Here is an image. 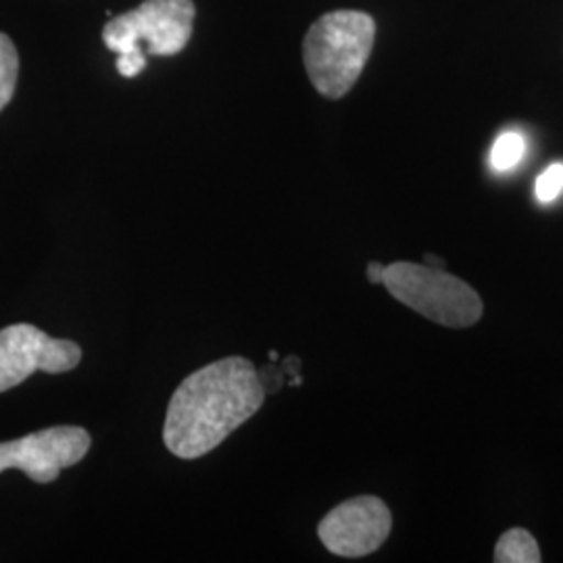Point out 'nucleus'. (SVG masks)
<instances>
[{
  "instance_id": "nucleus-1",
  "label": "nucleus",
  "mask_w": 563,
  "mask_h": 563,
  "mask_svg": "<svg viewBox=\"0 0 563 563\" xmlns=\"http://www.w3.org/2000/svg\"><path fill=\"white\" fill-rule=\"evenodd\" d=\"M263 401L265 390L251 360L209 363L176 388L163 426L165 446L180 460H199L253 418Z\"/></svg>"
},
{
  "instance_id": "nucleus-2",
  "label": "nucleus",
  "mask_w": 563,
  "mask_h": 563,
  "mask_svg": "<svg viewBox=\"0 0 563 563\" xmlns=\"http://www.w3.org/2000/svg\"><path fill=\"white\" fill-rule=\"evenodd\" d=\"M376 23L362 11H334L316 21L302 42L305 69L325 99H342L372 55Z\"/></svg>"
},
{
  "instance_id": "nucleus-3",
  "label": "nucleus",
  "mask_w": 563,
  "mask_h": 563,
  "mask_svg": "<svg viewBox=\"0 0 563 563\" xmlns=\"http://www.w3.org/2000/svg\"><path fill=\"white\" fill-rule=\"evenodd\" d=\"M195 23L192 0H144L141 7L113 18L102 30L109 51L118 53V71L136 78L146 65L141 42L148 55H178L190 41Z\"/></svg>"
},
{
  "instance_id": "nucleus-4",
  "label": "nucleus",
  "mask_w": 563,
  "mask_h": 563,
  "mask_svg": "<svg viewBox=\"0 0 563 563\" xmlns=\"http://www.w3.org/2000/svg\"><path fill=\"white\" fill-rule=\"evenodd\" d=\"M383 286L405 307L444 328H470L481 322L484 302L462 278L426 263L384 265Z\"/></svg>"
},
{
  "instance_id": "nucleus-5",
  "label": "nucleus",
  "mask_w": 563,
  "mask_h": 563,
  "mask_svg": "<svg viewBox=\"0 0 563 563\" xmlns=\"http://www.w3.org/2000/svg\"><path fill=\"white\" fill-rule=\"evenodd\" d=\"M81 362L74 341L53 339L32 323H13L0 330V393L15 388L36 372L65 374Z\"/></svg>"
},
{
  "instance_id": "nucleus-6",
  "label": "nucleus",
  "mask_w": 563,
  "mask_h": 563,
  "mask_svg": "<svg viewBox=\"0 0 563 563\" xmlns=\"http://www.w3.org/2000/svg\"><path fill=\"white\" fill-rule=\"evenodd\" d=\"M90 434L80 426H53L18 441L0 443V474L18 467L34 483H55L60 470L80 463L90 449Z\"/></svg>"
},
{
  "instance_id": "nucleus-7",
  "label": "nucleus",
  "mask_w": 563,
  "mask_h": 563,
  "mask_svg": "<svg viewBox=\"0 0 563 563\" xmlns=\"http://www.w3.org/2000/svg\"><path fill=\"white\" fill-rule=\"evenodd\" d=\"M393 528V514L383 499L363 495L336 505L320 526L323 547L339 558H365L378 551Z\"/></svg>"
},
{
  "instance_id": "nucleus-8",
  "label": "nucleus",
  "mask_w": 563,
  "mask_h": 563,
  "mask_svg": "<svg viewBox=\"0 0 563 563\" xmlns=\"http://www.w3.org/2000/svg\"><path fill=\"white\" fill-rule=\"evenodd\" d=\"M495 562L497 563H539L543 562L541 549L537 539L523 530L511 528L501 534L495 547Z\"/></svg>"
},
{
  "instance_id": "nucleus-9",
  "label": "nucleus",
  "mask_w": 563,
  "mask_h": 563,
  "mask_svg": "<svg viewBox=\"0 0 563 563\" xmlns=\"http://www.w3.org/2000/svg\"><path fill=\"white\" fill-rule=\"evenodd\" d=\"M18 74H20L18 48L7 34H0V111L13 99Z\"/></svg>"
},
{
  "instance_id": "nucleus-10",
  "label": "nucleus",
  "mask_w": 563,
  "mask_h": 563,
  "mask_svg": "<svg viewBox=\"0 0 563 563\" xmlns=\"http://www.w3.org/2000/svg\"><path fill=\"white\" fill-rule=\"evenodd\" d=\"M523 153H526V141L522 134L505 132L493 146L490 163L497 172H507L522 162Z\"/></svg>"
},
{
  "instance_id": "nucleus-11",
  "label": "nucleus",
  "mask_w": 563,
  "mask_h": 563,
  "mask_svg": "<svg viewBox=\"0 0 563 563\" xmlns=\"http://www.w3.org/2000/svg\"><path fill=\"white\" fill-rule=\"evenodd\" d=\"M537 199L553 202L563 190V163H553L537 178Z\"/></svg>"
},
{
  "instance_id": "nucleus-12",
  "label": "nucleus",
  "mask_w": 563,
  "mask_h": 563,
  "mask_svg": "<svg viewBox=\"0 0 563 563\" xmlns=\"http://www.w3.org/2000/svg\"><path fill=\"white\" fill-rule=\"evenodd\" d=\"M257 374H260V380H262L265 395H267V393H278L282 388V384H284V378H286V374H284L282 369L274 367V362H272V365H265L262 372L257 369Z\"/></svg>"
},
{
  "instance_id": "nucleus-13",
  "label": "nucleus",
  "mask_w": 563,
  "mask_h": 563,
  "mask_svg": "<svg viewBox=\"0 0 563 563\" xmlns=\"http://www.w3.org/2000/svg\"><path fill=\"white\" fill-rule=\"evenodd\" d=\"M367 280L369 284H383L384 265L380 262L367 263Z\"/></svg>"
},
{
  "instance_id": "nucleus-14",
  "label": "nucleus",
  "mask_w": 563,
  "mask_h": 563,
  "mask_svg": "<svg viewBox=\"0 0 563 563\" xmlns=\"http://www.w3.org/2000/svg\"><path fill=\"white\" fill-rule=\"evenodd\" d=\"M282 372L286 374V376H299V372H301V360L299 357H295V355H290V357H286L284 362H282Z\"/></svg>"
},
{
  "instance_id": "nucleus-15",
  "label": "nucleus",
  "mask_w": 563,
  "mask_h": 563,
  "mask_svg": "<svg viewBox=\"0 0 563 563\" xmlns=\"http://www.w3.org/2000/svg\"><path fill=\"white\" fill-rule=\"evenodd\" d=\"M423 263H426V265H430V267H439V269H443V260H439V257H434V255H430V253H428V255H423Z\"/></svg>"
},
{
  "instance_id": "nucleus-16",
  "label": "nucleus",
  "mask_w": 563,
  "mask_h": 563,
  "mask_svg": "<svg viewBox=\"0 0 563 563\" xmlns=\"http://www.w3.org/2000/svg\"><path fill=\"white\" fill-rule=\"evenodd\" d=\"M269 362H280V355H278V351H269Z\"/></svg>"
}]
</instances>
